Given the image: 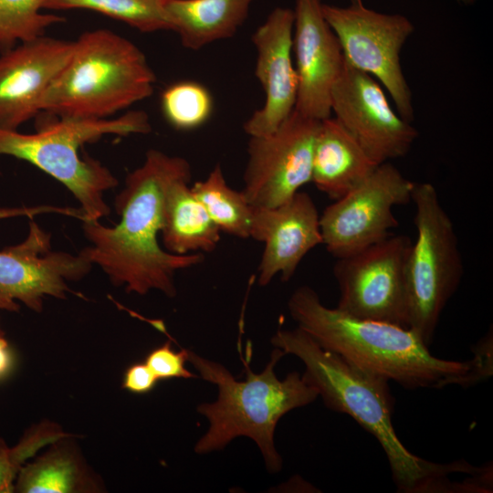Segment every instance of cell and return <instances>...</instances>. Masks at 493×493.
<instances>
[{
	"instance_id": "22",
	"label": "cell",
	"mask_w": 493,
	"mask_h": 493,
	"mask_svg": "<svg viewBox=\"0 0 493 493\" xmlns=\"http://www.w3.org/2000/svg\"><path fill=\"white\" fill-rule=\"evenodd\" d=\"M191 189L221 232L242 239L249 238L253 206L240 191L231 188L220 164Z\"/></svg>"
},
{
	"instance_id": "17",
	"label": "cell",
	"mask_w": 493,
	"mask_h": 493,
	"mask_svg": "<svg viewBox=\"0 0 493 493\" xmlns=\"http://www.w3.org/2000/svg\"><path fill=\"white\" fill-rule=\"evenodd\" d=\"M249 238L264 244L258 285H268L278 274L288 281L303 257L323 242L314 201L298 192L279 205L253 207Z\"/></svg>"
},
{
	"instance_id": "15",
	"label": "cell",
	"mask_w": 493,
	"mask_h": 493,
	"mask_svg": "<svg viewBox=\"0 0 493 493\" xmlns=\"http://www.w3.org/2000/svg\"><path fill=\"white\" fill-rule=\"evenodd\" d=\"M74 41L46 37L0 55V129L18 128L41 112L49 87L69 60Z\"/></svg>"
},
{
	"instance_id": "29",
	"label": "cell",
	"mask_w": 493,
	"mask_h": 493,
	"mask_svg": "<svg viewBox=\"0 0 493 493\" xmlns=\"http://www.w3.org/2000/svg\"><path fill=\"white\" fill-rule=\"evenodd\" d=\"M49 213L75 217L80 221L84 219V214L79 207H61L43 205L36 206L0 207V220L14 217H28L32 219L36 215Z\"/></svg>"
},
{
	"instance_id": "2",
	"label": "cell",
	"mask_w": 493,
	"mask_h": 493,
	"mask_svg": "<svg viewBox=\"0 0 493 493\" xmlns=\"http://www.w3.org/2000/svg\"><path fill=\"white\" fill-rule=\"evenodd\" d=\"M288 309L298 327L322 348L406 389L468 387L492 374L491 333L478 342L471 360L451 361L431 354L411 328L326 307L309 286L293 291Z\"/></svg>"
},
{
	"instance_id": "28",
	"label": "cell",
	"mask_w": 493,
	"mask_h": 493,
	"mask_svg": "<svg viewBox=\"0 0 493 493\" xmlns=\"http://www.w3.org/2000/svg\"><path fill=\"white\" fill-rule=\"evenodd\" d=\"M158 382L144 362H135L125 370L121 387L134 394H146L154 389Z\"/></svg>"
},
{
	"instance_id": "5",
	"label": "cell",
	"mask_w": 493,
	"mask_h": 493,
	"mask_svg": "<svg viewBox=\"0 0 493 493\" xmlns=\"http://www.w3.org/2000/svg\"><path fill=\"white\" fill-rule=\"evenodd\" d=\"M156 76L131 41L109 29L82 33L47 91L41 112L58 118L107 119L153 92Z\"/></svg>"
},
{
	"instance_id": "19",
	"label": "cell",
	"mask_w": 493,
	"mask_h": 493,
	"mask_svg": "<svg viewBox=\"0 0 493 493\" xmlns=\"http://www.w3.org/2000/svg\"><path fill=\"white\" fill-rule=\"evenodd\" d=\"M76 435L60 437L32 461L25 463L15 480L18 493H98L106 487L88 465Z\"/></svg>"
},
{
	"instance_id": "3",
	"label": "cell",
	"mask_w": 493,
	"mask_h": 493,
	"mask_svg": "<svg viewBox=\"0 0 493 493\" xmlns=\"http://www.w3.org/2000/svg\"><path fill=\"white\" fill-rule=\"evenodd\" d=\"M271 343L286 355L292 354L302 362L303 378L318 391L329 409L350 415L376 438L385 453L398 491L470 492L468 483L454 481L450 477L476 476L488 470V467H475L465 460L441 464L411 453L393 425L394 399L389 381L322 348L300 328L278 329Z\"/></svg>"
},
{
	"instance_id": "11",
	"label": "cell",
	"mask_w": 493,
	"mask_h": 493,
	"mask_svg": "<svg viewBox=\"0 0 493 493\" xmlns=\"http://www.w3.org/2000/svg\"><path fill=\"white\" fill-rule=\"evenodd\" d=\"M320 123L294 110L272 133L250 136L241 191L250 205H279L311 182Z\"/></svg>"
},
{
	"instance_id": "8",
	"label": "cell",
	"mask_w": 493,
	"mask_h": 493,
	"mask_svg": "<svg viewBox=\"0 0 493 493\" xmlns=\"http://www.w3.org/2000/svg\"><path fill=\"white\" fill-rule=\"evenodd\" d=\"M323 16L341 44L345 62L373 77L390 94L397 112L414 119L413 97L403 72L401 51L414 30L401 14H385L362 5L322 4Z\"/></svg>"
},
{
	"instance_id": "20",
	"label": "cell",
	"mask_w": 493,
	"mask_h": 493,
	"mask_svg": "<svg viewBox=\"0 0 493 493\" xmlns=\"http://www.w3.org/2000/svg\"><path fill=\"white\" fill-rule=\"evenodd\" d=\"M256 0H164L170 24L182 45L198 50L232 37Z\"/></svg>"
},
{
	"instance_id": "4",
	"label": "cell",
	"mask_w": 493,
	"mask_h": 493,
	"mask_svg": "<svg viewBox=\"0 0 493 493\" xmlns=\"http://www.w3.org/2000/svg\"><path fill=\"white\" fill-rule=\"evenodd\" d=\"M285 355L275 347L259 372H252L244 362L246 378L237 380L223 364L187 350V362L218 391L215 401L202 403L196 408L208 421L206 432L194 445L196 454L222 450L236 437L246 436L257 446L269 473L282 469L283 460L274 440L277 425L284 414L313 403L319 396L297 372L283 380L277 376L275 367Z\"/></svg>"
},
{
	"instance_id": "23",
	"label": "cell",
	"mask_w": 493,
	"mask_h": 493,
	"mask_svg": "<svg viewBox=\"0 0 493 493\" xmlns=\"http://www.w3.org/2000/svg\"><path fill=\"white\" fill-rule=\"evenodd\" d=\"M44 10L86 9L142 32L170 30L164 0H43Z\"/></svg>"
},
{
	"instance_id": "16",
	"label": "cell",
	"mask_w": 493,
	"mask_h": 493,
	"mask_svg": "<svg viewBox=\"0 0 493 493\" xmlns=\"http://www.w3.org/2000/svg\"><path fill=\"white\" fill-rule=\"evenodd\" d=\"M293 26V10L276 7L253 33L255 74L265 92V102L244 124L249 137L272 133L295 109L298 76L292 60Z\"/></svg>"
},
{
	"instance_id": "31",
	"label": "cell",
	"mask_w": 493,
	"mask_h": 493,
	"mask_svg": "<svg viewBox=\"0 0 493 493\" xmlns=\"http://www.w3.org/2000/svg\"><path fill=\"white\" fill-rule=\"evenodd\" d=\"M456 1L464 5H472L477 2V0H456Z\"/></svg>"
},
{
	"instance_id": "13",
	"label": "cell",
	"mask_w": 493,
	"mask_h": 493,
	"mask_svg": "<svg viewBox=\"0 0 493 493\" xmlns=\"http://www.w3.org/2000/svg\"><path fill=\"white\" fill-rule=\"evenodd\" d=\"M330 108L377 164L405 156L418 137L417 130L392 108L383 86L346 62L332 89Z\"/></svg>"
},
{
	"instance_id": "9",
	"label": "cell",
	"mask_w": 493,
	"mask_h": 493,
	"mask_svg": "<svg viewBox=\"0 0 493 493\" xmlns=\"http://www.w3.org/2000/svg\"><path fill=\"white\" fill-rule=\"evenodd\" d=\"M412 240L390 235L337 258L333 274L340 289L336 308L354 317L408 327L406 263Z\"/></svg>"
},
{
	"instance_id": "30",
	"label": "cell",
	"mask_w": 493,
	"mask_h": 493,
	"mask_svg": "<svg viewBox=\"0 0 493 493\" xmlns=\"http://www.w3.org/2000/svg\"><path fill=\"white\" fill-rule=\"evenodd\" d=\"M16 365L15 353L0 330V382L10 376Z\"/></svg>"
},
{
	"instance_id": "10",
	"label": "cell",
	"mask_w": 493,
	"mask_h": 493,
	"mask_svg": "<svg viewBox=\"0 0 493 493\" xmlns=\"http://www.w3.org/2000/svg\"><path fill=\"white\" fill-rule=\"evenodd\" d=\"M414 186L390 162L379 164L320 215L322 245L339 258L389 236L398 226L393 209L412 202Z\"/></svg>"
},
{
	"instance_id": "12",
	"label": "cell",
	"mask_w": 493,
	"mask_h": 493,
	"mask_svg": "<svg viewBox=\"0 0 493 493\" xmlns=\"http://www.w3.org/2000/svg\"><path fill=\"white\" fill-rule=\"evenodd\" d=\"M92 267L83 250L53 251L51 235L31 220L21 243L0 250V310L18 311V300L39 313L45 297L66 299L67 282L80 280Z\"/></svg>"
},
{
	"instance_id": "6",
	"label": "cell",
	"mask_w": 493,
	"mask_h": 493,
	"mask_svg": "<svg viewBox=\"0 0 493 493\" xmlns=\"http://www.w3.org/2000/svg\"><path fill=\"white\" fill-rule=\"evenodd\" d=\"M54 118L33 133L0 129V157L26 161L61 183L79 203L84 220L109 215L103 196L118 179L100 161L80 156L79 150L105 135L149 133V116L131 110L113 119Z\"/></svg>"
},
{
	"instance_id": "14",
	"label": "cell",
	"mask_w": 493,
	"mask_h": 493,
	"mask_svg": "<svg viewBox=\"0 0 493 493\" xmlns=\"http://www.w3.org/2000/svg\"><path fill=\"white\" fill-rule=\"evenodd\" d=\"M321 0H296L292 49L298 76L295 110L317 121L330 117L331 91L345 64Z\"/></svg>"
},
{
	"instance_id": "24",
	"label": "cell",
	"mask_w": 493,
	"mask_h": 493,
	"mask_svg": "<svg viewBox=\"0 0 493 493\" xmlns=\"http://www.w3.org/2000/svg\"><path fill=\"white\" fill-rule=\"evenodd\" d=\"M43 0H0V48L36 39L65 21L62 16L43 12Z\"/></svg>"
},
{
	"instance_id": "27",
	"label": "cell",
	"mask_w": 493,
	"mask_h": 493,
	"mask_svg": "<svg viewBox=\"0 0 493 493\" xmlns=\"http://www.w3.org/2000/svg\"><path fill=\"white\" fill-rule=\"evenodd\" d=\"M186 362L187 350L182 349L179 351H175L172 348L170 341L152 349L147 354L144 361L158 381L176 378H198V375L186 369Z\"/></svg>"
},
{
	"instance_id": "32",
	"label": "cell",
	"mask_w": 493,
	"mask_h": 493,
	"mask_svg": "<svg viewBox=\"0 0 493 493\" xmlns=\"http://www.w3.org/2000/svg\"><path fill=\"white\" fill-rule=\"evenodd\" d=\"M350 5H362V0H349Z\"/></svg>"
},
{
	"instance_id": "7",
	"label": "cell",
	"mask_w": 493,
	"mask_h": 493,
	"mask_svg": "<svg viewBox=\"0 0 493 493\" xmlns=\"http://www.w3.org/2000/svg\"><path fill=\"white\" fill-rule=\"evenodd\" d=\"M416 240L406 263L408 327L430 345L440 316L457 289L463 262L454 225L430 183H414Z\"/></svg>"
},
{
	"instance_id": "26",
	"label": "cell",
	"mask_w": 493,
	"mask_h": 493,
	"mask_svg": "<svg viewBox=\"0 0 493 493\" xmlns=\"http://www.w3.org/2000/svg\"><path fill=\"white\" fill-rule=\"evenodd\" d=\"M38 452V446L30 438L22 435L16 445L10 447L0 437V493H13L15 480L21 467Z\"/></svg>"
},
{
	"instance_id": "21",
	"label": "cell",
	"mask_w": 493,
	"mask_h": 493,
	"mask_svg": "<svg viewBox=\"0 0 493 493\" xmlns=\"http://www.w3.org/2000/svg\"><path fill=\"white\" fill-rule=\"evenodd\" d=\"M190 180H175L165 194L161 235L165 250L174 255L212 252L221 238L222 232L194 194Z\"/></svg>"
},
{
	"instance_id": "25",
	"label": "cell",
	"mask_w": 493,
	"mask_h": 493,
	"mask_svg": "<svg viewBox=\"0 0 493 493\" xmlns=\"http://www.w3.org/2000/svg\"><path fill=\"white\" fill-rule=\"evenodd\" d=\"M161 109L172 127L188 131L200 127L209 119L213 99L204 85L194 81H179L163 91Z\"/></svg>"
},
{
	"instance_id": "18",
	"label": "cell",
	"mask_w": 493,
	"mask_h": 493,
	"mask_svg": "<svg viewBox=\"0 0 493 493\" xmlns=\"http://www.w3.org/2000/svg\"><path fill=\"white\" fill-rule=\"evenodd\" d=\"M378 165L335 118L320 121L311 171V182L318 190L337 200L365 180Z\"/></svg>"
},
{
	"instance_id": "1",
	"label": "cell",
	"mask_w": 493,
	"mask_h": 493,
	"mask_svg": "<svg viewBox=\"0 0 493 493\" xmlns=\"http://www.w3.org/2000/svg\"><path fill=\"white\" fill-rule=\"evenodd\" d=\"M191 177L186 159L151 149L142 164L127 174L124 187L115 198L120 222L110 227L99 220L81 221L90 243L82 250L114 286H123L126 292L142 296L159 290L174 298L176 272L204 261L202 253L174 255L158 242L169 185Z\"/></svg>"
}]
</instances>
